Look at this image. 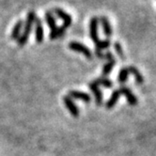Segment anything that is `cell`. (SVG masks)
<instances>
[{
    "label": "cell",
    "instance_id": "ffe728a7",
    "mask_svg": "<svg viewBox=\"0 0 156 156\" xmlns=\"http://www.w3.org/2000/svg\"><path fill=\"white\" fill-rule=\"evenodd\" d=\"M114 48H115V51H116V53H117V55H119V57L121 59H124L125 58V57H124V52H123V49H122L121 44L119 41H116L114 43Z\"/></svg>",
    "mask_w": 156,
    "mask_h": 156
},
{
    "label": "cell",
    "instance_id": "2e32d148",
    "mask_svg": "<svg viewBox=\"0 0 156 156\" xmlns=\"http://www.w3.org/2000/svg\"><path fill=\"white\" fill-rule=\"evenodd\" d=\"M111 45V41L110 39H106V40H99L98 42L95 43V47L97 51H103L105 49L109 48Z\"/></svg>",
    "mask_w": 156,
    "mask_h": 156
},
{
    "label": "cell",
    "instance_id": "ba28073f",
    "mask_svg": "<svg viewBox=\"0 0 156 156\" xmlns=\"http://www.w3.org/2000/svg\"><path fill=\"white\" fill-rule=\"evenodd\" d=\"M119 92H120V95H124L127 99V102L130 105H137V98L135 96L132 92V90L130 88L126 87H120L119 88Z\"/></svg>",
    "mask_w": 156,
    "mask_h": 156
},
{
    "label": "cell",
    "instance_id": "30bf717a",
    "mask_svg": "<svg viewBox=\"0 0 156 156\" xmlns=\"http://www.w3.org/2000/svg\"><path fill=\"white\" fill-rule=\"evenodd\" d=\"M99 19H100V21H101V24H102V27H103V29H104L105 35L107 38H110L113 34V29H112V27H111V24H110L108 18L105 17V16H101Z\"/></svg>",
    "mask_w": 156,
    "mask_h": 156
},
{
    "label": "cell",
    "instance_id": "277c9868",
    "mask_svg": "<svg viewBox=\"0 0 156 156\" xmlns=\"http://www.w3.org/2000/svg\"><path fill=\"white\" fill-rule=\"evenodd\" d=\"M98 26H99V18L96 16L92 17L90 23V39L94 43L99 41Z\"/></svg>",
    "mask_w": 156,
    "mask_h": 156
},
{
    "label": "cell",
    "instance_id": "ac0fdd59",
    "mask_svg": "<svg viewBox=\"0 0 156 156\" xmlns=\"http://www.w3.org/2000/svg\"><path fill=\"white\" fill-rule=\"evenodd\" d=\"M115 64H116V59H115V58L112 59V60L107 61V63L105 64L104 67H103V74H104L105 76L109 75V74L111 73V72H112V70H113V68H114Z\"/></svg>",
    "mask_w": 156,
    "mask_h": 156
},
{
    "label": "cell",
    "instance_id": "9c48e42d",
    "mask_svg": "<svg viewBox=\"0 0 156 156\" xmlns=\"http://www.w3.org/2000/svg\"><path fill=\"white\" fill-rule=\"evenodd\" d=\"M70 98L72 99H75V100H81L86 104H90L91 101V97L90 96V94H87L86 92L83 91H78V90H72L69 92L68 95Z\"/></svg>",
    "mask_w": 156,
    "mask_h": 156
},
{
    "label": "cell",
    "instance_id": "5bb4252c",
    "mask_svg": "<svg viewBox=\"0 0 156 156\" xmlns=\"http://www.w3.org/2000/svg\"><path fill=\"white\" fill-rule=\"evenodd\" d=\"M44 18H45V22H46L48 27L51 30L57 27V21H55V17L51 12L47 10V12H45V16H44Z\"/></svg>",
    "mask_w": 156,
    "mask_h": 156
},
{
    "label": "cell",
    "instance_id": "7c38bea8",
    "mask_svg": "<svg viewBox=\"0 0 156 156\" xmlns=\"http://www.w3.org/2000/svg\"><path fill=\"white\" fill-rule=\"evenodd\" d=\"M66 27L62 25L61 27H57L55 28L52 29L51 32H50V34H49V38L50 40H57L60 37H62L64 34H65V32H66Z\"/></svg>",
    "mask_w": 156,
    "mask_h": 156
},
{
    "label": "cell",
    "instance_id": "5b68a950",
    "mask_svg": "<svg viewBox=\"0 0 156 156\" xmlns=\"http://www.w3.org/2000/svg\"><path fill=\"white\" fill-rule=\"evenodd\" d=\"M63 102L67 107V109L69 110V112L72 114V116H73L74 118H78L79 117V109H78L77 105L74 104V102L73 101V99L70 98L69 96H64L63 97Z\"/></svg>",
    "mask_w": 156,
    "mask_h": 156
},
{
    "label": "cell",
    "instance_id": "52a82bcc",
    "mask_svg": "<svg viewBox=\"0 0 156 156\" xmlns=\"http://www.w3.org/2000/svg\"><path fill=\"white\" fill-rule=\"evenodd\" d=\"M88 87H90V90L92 91V93H93V95H94L96 105H97L98 106L102 105V104H103V92H102L101 90H100L99 86L93 81V82L90 83Z\"/></svg>",
    "mask_w": 156,
    "mask_h": 156
},
{
    "label": "cell",
    "instance_id": "8992f818",
    "mask_svg": "<svg viewBox=\"0 0 156 156\" xmlns=\"http://www.w3.org/2000/svg\"><path fill=\"white\" fill-rule=\"evenodd\" d=\"M34 25H35V40L37 43L41 44L44 40V29H43V24L41 19L37 17Z\"/></svg>",
    "mask_w": 156,
    "mask_h": 156
},
{
    "label": "cell",
    "instance_id": "3957f363",
    "mask_svg": "<svg viewBox=\"0 0 156 156\" xmlns=\"http://www.w3.org/2000/svg\"><path fill=\"white\" fill-rule=\"evenodd\" d=\"M53 12H54V13L55 15H57L63 22V26L66 28H68L69 27L72 26V24H73V18H72V16L69 13H67L66 12H64L62 9H59V8L53 9Z\"/></svg>",
    "mask_w": 156,
    "mask_h": 156
},
{
    "label": "cell",
    "instance_id": "8fae6325",
    "mask_svg": "<svg viewBox=\"0 0 156 156\" xmlns=\"http://www.w3.org/2000/svg\"><path fill=\"white\" fill-rule=\"evenodd\" d=\"M23 27H24V22L22 20H19L12 30V33H10V39L12 40H18V38L21 35L22 30H23Z\"/></svg>",
    "mask_w": 156,
    "mask_h": 156
},
{
    "label": "cell",
    "instance_id": "7402d4cb",
    "mask_svg": "<svg viewBox=\"0 0 156 156\" xmlns=\"http://www.w3.org/2000/svg\"><path fill=\"white\" fill-rule=\"evenodd\" d=\"M95 55L96 57L99 58H102V59H105V54L102 53V51H95Z\"/></svg>",
    "mask_w": 156,
    "mask_h": 156
},
{
    "label": "cell",
    "instance_id": "9a60e30c",
    "mask_svg": "<svg viewBox=\"0 0 156 156\" xmlns=\"http://www.w3.org/2000/svg\"><path fill=\"white\" fill-rule=\"evenodd\" d=\"M128 68V71H129V73H132L135 75V78H136V81L137 84H143L144 82V77L143 75L140 73V72L136 68V67L133 66H130V67H127Z\"/></svg>",
    "mask_w": 156,
    "mask_h": 156
},
{
    "label": "cell",
    "instance_id": "e0dca14e",
    "mask_svg": "<svg viewBox=\"0 0 156 156\" xmlns=\"http://www.w3.org/2000/svg\"><path fill=\"white\" fill-rule=\"evenodd\" d=\"M94 82L98 86H103L106 88H111L113 87V82L109 79H107V78H105V77H99L94 80Z\"/></svg>",
    "mask_w": 156,
    "mask_h": 156
},
{
    "label": "cell",
    "instance_id": "6da1fadb",
    "mask_svg": "<svg viewBox=\"0 0 156 156\" xmlns=\"http://www.w3.org/2000/svg\"><path fill=\"white\" fill-rule=\"evenodd\" d=\"M37 19V14L34 10H30V12L27 13V20L26 23L24 25V29H23V33L20 35V37L17 40V45L20 47L25 46L27 43V41L29 39V36L31 34V30H32V27L34 26L35 21Z\"/></svg>",
    "mask_w": 156,
    "mask_h": 156
},
{
    "label": "cell",
    "instance_id": "44dd1931",
    "mask_svg": "<svg viewBox=\"0 0 156 156\" xmlns=\"http://www.w3.org/2000/svg\"><path fill=\"white\" fill-rule=\"evenodd\" d=\"M105 59H107L108 61L114 59V55H113V54L111 53L110 51H109V52H106V53L105 54Z\"/></svg>",
    "mask_w": 156,
    "mask_h": 156
},
{
    "label": "cell",
    "instance_id": "7a4b0ae2",
    "mask_svg": "<svg viewBox=\"0 0 156 156\" xmlns=\"http://www.w3.org/2000/svg\"><path fill=\"white\" fill-rule=\"evenodd\" d=\"M69 48L70 50L72 51H74V52H77V53H81L83 54L85 57L88 59H91L92 58V53L91 51L90 50V48L87 47L86 45H84L83 43H80L78 41H71L69 43Z\"/></svg>",
    "mask_w": 156,
    "mask_h": 156
},
{
    "label": "cell",
    "instance_id": "4fadbf2b",
    "mask_svg": "<svg viewBox=\"0 0 156 156\" xmlns=\"http://www.w3.org/2000/svg\"><path fill=\"white\" fill-rule=\"evenodd\" d=\"M119 96H120L119 90H114L113 93H112V95H111V97H110V99L106 102V105H105L106 108H107V109L113 108V107L115 106V105L117 104V102H118V100H119Z\"/></svg>",
    "mask_w": 156,
    "mask_h": 156
},
{
    "label": "cell",
    "instance_id": "d6986e66",
    "mask_svg": "<svg viewBox=\"0 0 156 156\" xmlns=\"http://www.w3.org/2000/svg\"><path fill=\"white\" fill-rule=\"evenodd\" d=\"M130 73H129L128 68H122L119 71V76H118V81L120 84H124L128 79V75Z\"/></svg>",
    "mask_w": 156,
    "mask_h": 156
}]
</instances>
